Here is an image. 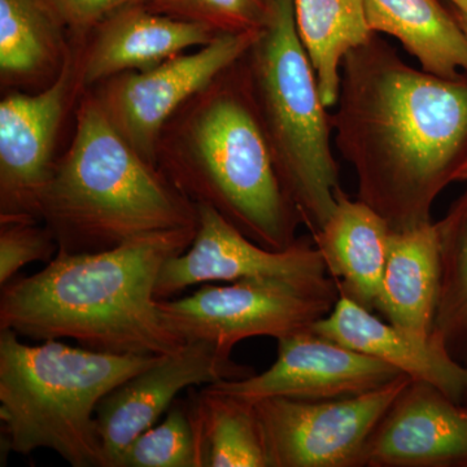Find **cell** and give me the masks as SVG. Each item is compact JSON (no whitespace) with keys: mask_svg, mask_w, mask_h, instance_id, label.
<instances>
[{"mask_svg":"<svg viewBox=\"0 0 467 467\" xmlns=\"http://www.w3.org/2000/svg\"><path fill=\"white\" fill-rule=\"evenodd\" d=\"M48 0H0L2 85L51 84L70 41Z\"/></svg>","mask_w":467,"mask_h":467,"instance_id":"obj_20","label":"cell"},{"mask_svg":"<svg viewBox=\"0 0 467 467\" xmlns=\"http://www.w3.org/2000/svg\"><path fill=\"white\" fill-rule=\"evenodd\" d=\"M153 11L211 27L217 34L260 30L269 0H138Z\"/></svg>","mask_w":467,"mask_h":467,"instance_id":"obj_25","label":"cell"},{"mask_svg":"<svg viewBox=\"0 0 467 467\" xmlns=\"http://www.w3.org/2000/svg\"><path fill=\"white\" fill-rule=\"evenodd\" d=\"M196 207L198 225L192 245L162 266L155 287L158 299L205 282L270 278L316 284L328 278L321 254L308 238L297 239L287 250H269L247 238L216 209Z\"/></svg>","mask_w":467,"mask_h":467,"instance_id":"obj_12","label":"cell"},{"mask_svg":"<svg viewBox=\"0 0 467 467\" xmlns=\"http://www.w3.org/2000/svg\"><path fill=\"white\" fill-rule=\"evenodd\" d=\"M196 226L143 236L95 254L57 252L41 272L3 285L0 330L85 348L164 356L183 346L155 295L162 266L192 245Z\"/></svg>","mask_w":467,"mask_h":467,"instance_id":"obj_2","label":"cell"},{"mask_svg":"<svg viewBox=\"0 0 467 467\" xmlns=\"http://www.w3.org/2000/svg\"><path fill=\"white\" fill-rule=\"evenodd\" d=\"M259 32L218 34L199 50L183 52L150 69L110 77L90 91L126 142L158 167L160 135L169 119L244 57Z\"/></svg>","mask_w":467,"mask_h":467,"instance_id":"obj_8","label":"cell"},{"mask_svg":"<svg viewBox=\"0 0 467 467\" xmlns=\"http://www.w3.org/2000/svg\"><path fill=\"white\" fill-rule=\"evenodd\" d=\"M41 221L0 223V285H7L24 266L34 261L50 263L57 254V243Z\"/></svg>","mask_w":467,"mask_h":467,"instance_id":"obj_26","label":"cell"},{"mask_svg":"<svg viewBox=\"0 0 467 467\" xmlns=\"http://www.w3.org/2000/svg\"><path fill=\"white\" fill-rule=\"evenodd\" d=\"M441 270L438 223L391 232L376 310L389 324L432 337Z\"/></svg>","mask_w":467,"mask_h":467,"instance_id":"obj_18","label":"cell"},{"mask_svg":"<svg viewBox=\"0 0 467 467\" xmlns=\"http://www.w3.org/2000/svg\"><path fill=\"white\" fill-rule=\"evenodd\" d=\"M82 39L73 38L57 78L36 94L15 91L0 103V223L39 220L54 171L64 116L85 90Z\"/></svg>","mask_w":467,"mask_h":467,"instance_id":"obj_10","label":"cell"},{"mask_svg":"<svg viewBox=\"0 0 467 467\" xmlns=\"http://www.w3.org/2000/svg\"><path fill=\"white\" fill-rule=\"evenodd\" d=\"M453 15L454 17L457 18V21H459L461 27H462L463 32H465L467 36V12H461L457 11V9H454Z\"/></svg>","mask_w":467,"mask_h":467,"instance_id":"obj_28","label":"cell"},{"mask_svg":"<svg viewBox=\"0 0 467 467\" xmlns=\"http://www.w3.org/2000/svg\"><path fill=\"white\" fill-rule=\"evenodd\" d=\"M391 232L373 208L359 199L350 201L339 189L333 213L312 234L340 294L371 312L376 310Z\"/></svg>","mask_w":467,"mask_h":467,"instance_id":"obj_17","label":"cell"},{"mask_svg":"<svg viewBox=\"0 0 467 467\" xmlns=\"http://www.w3.org/2000/svg\"><path fill=\"white\" fill-rule=\"evenodd\" d=\"M254 374V368L234 361L232 353L205 340L186 342L175 352L160 356L98 405L95 420L103 467H115L125 448L155 426L184 389Z\"/></svg>","mask_w":467,"mask_h":467,"instance_id":"obj_11","label":"cell"},{"mask_svg":"<svg viewBox=\"0 0 467 467\" xmlns=\"http://www.w3.org/2000/svg\"><path fill=\"white\" fill-rule=\"evenodd\" d=\"M73 38H88L101 21L138 0H48Z\"/></svg>","mask_w":467,"mask_h":467,"instance_id":"obj_27","label":"cell"},{"mask_svg":"<svg viewBox=\"0 0 467 467\" xmlns=\"http://www.w3.org/2000/svg\"><path fill=\"white\" fill-rule=\"evenodd\" d=\"M160 356L75 348L57 340L27 346L0 330V420L8 450L47 448L75 467H103L97 408L119 384Z\"/></svg>","mask_w":467,"mask_h":467,"instance_id":"obj_5","label":"cell"},{"mask_svg":"<svg viewBox=\"0 0 467 467\" xmlns=\"http://www.w3.org/2000/svg\"><path fill=\"white\" fill-rule=\"evenodd\" d=\"M244 57L276 173L304 225L317 233L342 187L331 147L333 121L297 34L294 0H269L265 24Z\"/></svg>","mask_w":467,"mask_h":467,"instance_id":"obj_6","label":"cell"},{"mask_svg":"<svg viewBox=\"0 0 467 467\" xmlns=\"http://www.w3.org/2000/svg\"><path fill=\"white\" fill-rule=\"evenodd\" d=\"M115 467H202L198 426L189 396L178 398L160 425L135 438Z\"/></svg>","mask_w":467,"mask_h":467,"instance_id":"obj_24","label":"cell"},{"mask_svg":"<svg viewBox=\"0 0 467 467\" xmlns=\"http://www.w3.org/2000/svg\"><path fill=\"white\" fill-rule=\"evenodd\" d=\"M454 182H466L467 181V161L456 171L453 178Z\"/></svg>","mask_w":467,"mask_h":467,"instance_id":"obj_29","label":"cell"},{"mask_svg":"<svg viewBox=\"0 0 467 467\" xmlns=\"http://www.w3.org/2000/svg\"><path fill=\"white\" fill-rule=\"evenodd\" d=\"M39 220L57 252L95 254L196 226L198 207L126 142L88 90L69 149L42 193Z\"/></svg>","mask_w":467,"mask_h":467,"instance_id":"obj_4","label":"cell"},{"mask_svg":"<svg viewBox=\"0 0 467 467\" xmlns=\"http://www.w3.org/2000/svg\"><path fill=\"white\" fill-rule=\"evenodd\" d=\"M457 11L467 12V0H450Z\"/></svg>","mask_w":467,"mask_h":467,"instance_id":"obj_30","label":"cell"},{"mask_svg":"<svg viewBox=\"0 0 467 467\" xmlns=\"http://www.w3.org/2000/svg\"><path fill=\"white\" fill-rule=\"evenodd\" d=\"M438 223L441 270L432 337L467 368V190Z\"/></svg>","mask_w":467,"mask_h":467,"instance_id":"obj_23","label":"cell"},{"mask_svg":"<svg viewBox=\"0 0 467 467\" xmlns=\"http://www.w3.org/2000/svg\"><path fill=\"white\" fill-rule=\"evenodd\" d=\"M295 24L326 109L337 106L344 58L374 32L364 0H294Z\"/></svg>","mask_w":467,"mask_h":467,"instance_id":"obj_21","label":"cell"},{"mask_svg":"<svg viewBox=\"0 0 467 467\" xmlns=\"http://www.w3.org/2000/svg\"><path fill=\"white\" fill-rule=\"evenodd\" d=\"M82 39L81 82L91 90L110 77L147 70L202 47L218 34L211 27L160 14L135 2L119 8Z\"/></svg>","mask_w":467,"mask_h":467,"instance_id":"obj_15","label":"cell"},{"mask_svg":"<svg viewBox=\"0 0 467 467\" xmlns=\"http://www.w3.org/2000/svg\"><path fill=\"white\" fill-rule=\"evenodd\" d=\"M410 380L402 374L380 389L333 400L254 402L269 467H359L368 438Z\"/></svg>","mask_w":467,"mask_h":467,"instance_id":"obj_9","label":"cell"},{"mask_svg":"<svg viewBox=\"0 0 467 467\" xmlns=\"http://www.w3.org/2000/svg\"><path fill=\"white\" fill-rule=\"evenodd\" d=\"M340 297L335 279L316 284L252 278L205 285L190 296L159 299L162 316L186 342L205 340L232 353L248 337L275 339L310 330Z\"/></svg>","mask_w":467,"mask_h":467,"instance_id":"obj_7","label":"cell"},{"mask_svg":"<svg viewBox=\"0 0 467 467\" xmlns=\"http://www.w3.org/2000/svg\"><path fill=\"white\" fill-rule=\"evenodd\" d=\"M202 467H269L254 402L202 386L189 389Z\"/></svg>","mask_w":467,"mask_h":467,"instance_id":"obj_22","label":"cell"},{"mask_svg":"<svg viewBox=\"0 0 467 467\" xmlns=\"http://www.w3.org/2000/svg\"><path fill=\"white\" fill-rule=\"evenodd\" d=\"M244 57L169 119L156 165L190 201L216 209L257 244L284 251L303 221L276 173Z\"/></svg>","mask_w":467,"mask_h":467,"instance_id":"obj_3","label":"cell"},{"mask_svg":"<svg viewBox=\"0 0 467 467\" xmlns=\"http://www.w3.org/2000/svg\"><path fill=\"white\" fill-rule=\"evenodd\" d=\"M463 404H465L466 407H467V393H466V396H465V400H463Z\"/></svg>","mask_w":467,"mask_h":467,"instance_id":"obj_31","label":"cell"},{"mask_svg":"<svg viewBox=\"0 0 467 467\" xmlns=\"http://www.w3.org/2000/svg\"><path fill=\"white\" fill-rule=\"evenodd\" d=\"M402 374L382 359L310 328L278 339L275 362L264 373L207 386L251 402L269 398L333 400L380 389Z\"/></svg>","mask_w":467,"mask_h":467,"instance_id":"obj_13","label":"cell"},{"mask_svg":"<svg viewBox=\"0 0 467 467\" xmlns=\"http://www.w3.org/2000/svg\"><path fill=\"white\" fill-rule=\"evenodd\" d=\"M334 142L358 199L392 232L431 223L432 205L467 161V72L408 66L376 33L344 58Z\"/></svg>","mask_w":467,"mask_h":467,"instance_id":"obj_1","label":"cell"},{"mask_svg":"<svg viewBox=\"0 0 467 467\" xmlns=\"http://www.w3.org/2000/svg\"><path fill=\"white\" fill-rule=\"evenodd\" d=\"M368 26L401 42L432 75L467 72V36L438 0H364Z\"/></svg>","mask_w":467,"mask_h":467,"instance_id":"obj_19","label":"cell"},{"mask_svg":"<svg viewBox=\"0 0 467 467\" xmlns=\"http://www.w3.org/2000/svg\"><path fill=\"white\" fill-rule=\"evenodd\" d=\"M321 337L392 365L411 379L423 380L453 400L467 393V368L451 358L438 340L383 322L371 310L340 294L326 317L313 325Z\"/></svg>","mask_w":467,"mask_h":467,"instance_id":"obj_16","label":"cell"},{"mask_svg":"<svg viewBox=\"0 0 467 467\" xmlns=\"http://www.w3.org/2000/svg\"><path fill=\"white\" fill-rule=\"evenodd\" d=\"M359 467H467V407L411 379L370 435Z\"/></svg>","mask_w":467,"mask_h":467,"instance_id":"obj_14","label":"cell"}]
</instances>
